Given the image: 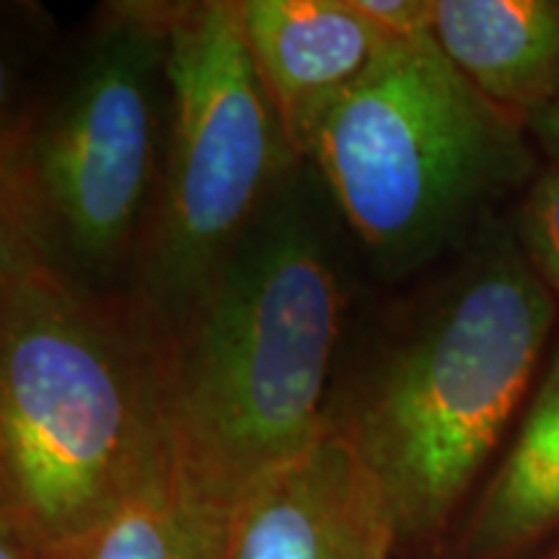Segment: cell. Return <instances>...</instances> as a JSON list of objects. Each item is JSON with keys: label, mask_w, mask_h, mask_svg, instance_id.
Listing matches in <instances>:
<instances>
[{"label": "cell", "mask_w": 559, "mask_h": 559, "mask_svg": "<svg viewBox=\"0 0 559 559\" xmlns=\"http://www.w3.org/2000/svg\"><path fill=\"white\" fill-rule=\"evenodd\" d=\"M29 107L32 102H26L24 94H21V73L16 60H13L9 47L0 41V158H3Z\"/></svg>", "instance_id": "14"}, {"label": "cell", "mask_w": 559, "mask_h": 559, "mask_svg": "<svg viewBox=\"0 0 559 559\" xmlns=\"http://www.w3.org/2000/svg\"><path fill=\"white\" fill-rule=\"evenodd\" d=\"M355 5L394 39L430 32L432 0H355Z\"/></svg>", "instance_id": "13"}, {"label": "cell", "mask_w": 559, "mask_h": 559, "mask_svg": "<svg viewBox=\"0 0 559 559\" xmlns=\"http://www.w3.org/2000/svg\"><path fill=\"white\" fill-rule=\"evenodd\" d=\"M519 236L531 270L559 298V164L528 190L519 213Z\"/></svg>", "instance_id": "12"}, {"label": "cell", "mask_w": 559, "mask_h": 559, "mask_svg": "<svg viewBox=\"0 0 559 559\" xmlns=\"http://www.w3.org/2000/svg\"><path fill=\"white\" fill-rule=\"evenodd\" d=\"M0 559H37L9 515L3 513V508H0Z\"/></svg>", "instance_id": "16"}, {"label": "cell", "mask_w": 559, "mask_h": 559, "mask_svg": "<svg viewBox=\"0 0 559 559\" xmlns=\"http://www.w3.org/2000/svg\"><path fill=\"white\" fill-rule=\"evenodd\" d=\"M236 498L174 438L99 523L39 559H223Z\"/></svg>", "instance_id": "9"}, {"label": "cell", "mask_w": 559, "mask_h": 559, "mask_svg": "<svg viewBox=\"0 0 559 559\" xmlns=\"http://www.w3.org/2000/svg\"><path fill=\"white\" fill-rule=\"evenodd\" d=\"M528 120L534 135L539 138L542 148L555 158V164H559V99L551 102L542 111H536V115H531Z\"/></svg>", "instance_id": "15"}, {"label": "cell", "mask_w": 559, "mask_h": 559, "mask_svg": "<svg viewBox=\"0 0 559 559\" xmlns=\"http://www.w3.org/2000/svg\"><path fill=\"white\" fill-rule=\"evenodd\" d=\"M19 243H21L19 230L13 228L11 218L5 215L3 205H0V283H3V275H5V270H9L13 254H16Z\"/></svg>", "instance_id": "17"}, {"label": "cell", "mask_w": 559, "mask_h": 559, "mask_svg": "<svg viewBox=\"0 0 559 559\" xmlns=\"http://www.w3.org/2000/svg\"><path fill=\"white\" fill-rule=\"evenodd\" d=\"M432 39L489 102L536 115L559 99V3L432 0Z\"/></svg>", "instance_id": "10"}, {"label": "cell", "mask_w": 559, "mask_h": 559, "mask_svg": "<svg viewBox=\"0 0 559 559\" xmlns=\"http://www.w3.org/2000/svg\"><path fill=\"white\" fill-rule=\"evenodd\" d=\"M171 440L164 330L21 239L0 283V508L34 557L99 523Z\"/></svg>", "instance_id": "1"}, {"label": "cell", "mask_w": 559, "mask_h": 559, "mask_svg": "<svg viewBox=\"0 0 559 559\" xmlns=\"http://www.w3.org/2000/svg\"><path fill=\"white\" fill-rule=\"evenodd\" d=\"M386 500L337 425L241 489L223 559H389Z\"/></svg>", "instance_id": "7"}, {"label": "cell", "mask_w": 559, "mask_h": 559, "mask_svg": "<svg viewBox=\"0 0 559 559\" xmlns=\"http://www.w3.org/2000/svg\"><path fill=\"white\" fill-rule=\"evenodd\" d=\"M239 19L257 79L298 158L321 115L394 39L355 0H241Z\"/></svg>", "instance_id": "8"}, {"label": "cell", "mask_w": 559, "mask_h": 559, "mask_svg": "<svg viewBox=\"0 0 559 559\" xmlns=\"http://www.w3.org/2000/svg\"><path fill=\"white\" fill-rule=\"evenodd\" d=\"M169 124L130 296L169 332L298 156L251 66L236 0L169 5Z\"/></svg>", "instance_id": "6"}, {"label": "cell", "mask_w": 559, "mask_h": 559, "mask_svg": "<svg viewBox=\"0 0 559 559\" xmlns=\"http://www.w3.org/2000/svg\"><path fill=\"white\" fill-rule=\"evenodd\" d=\"M559 521V347L513 449L472 523V549L500 551Z\"/></svg>", "instance_id": "11"}, {"label": "cell", "mask_w": 559, "mask_h": 559, "mask_svg": "<svg viewBox=\"0 0 559 559\" xmlns=\"http://www.w3.org/2000/svg\"><path fill=\"white\" fill-rule=\"evenodd\" d=\"M551 293L508 243L469 264L370 376L345 432L400 534H432L526 396Z\"/></svg>", "instance_id": "3"}, {"label": "cell", "mask_w": 559, "mask_h": 559, "mask_svg": "<svg viewBox=\"0 0 559 559\" xmlns=\"http://www.w3.org/2000/svg\"><path fill=\"white\" fill-rule=\"evenodd\" d=\"M169 5H104L0 158V205L34 254L94 290L135 262L169 124Z\"/></svg>", "instance_id": "4"}, {"label": "cell", "mask_w": 559, "mask_h": 559, "mask_svg": "<svg viewBox=\"0 0 559 559\" xmlns=\"http://www.w3.org/2000/svg\"><path fill=\"white\" fill-rule=\"evenodd\" d=\"M342 288L324 234L283 185L166 334L174 438L241 492L324 436Z\"/></svg>", "instance_id": "2"}, {"label": "cell", "mask_w": 559, "mask_h": 559, "mask_svg": "<svg viewBox=\"0 0 559 559\" xmlns=\"http://www.w3.org/2000/svg\"><path fill=\"white\" fill-rule=\"evenodd\" d=\"M304 158L391 270L430 260L531 171L513 115L489 102L430 32L391 39L321 115Z\"/></svg>", "instance_id": "5"}]
</instances>
